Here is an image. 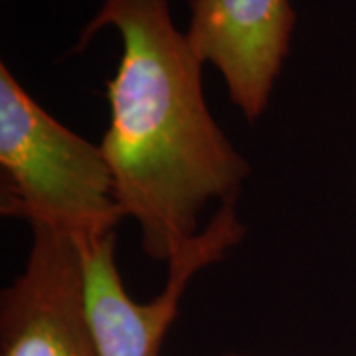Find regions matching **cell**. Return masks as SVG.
I'll return each mask as SVG.
<instances>
[{
    "mask_svg": "<svg viewBox=\"0 0 356 356\" xmlns=\"http://www.w3.org/2000/svg\"><path fill=\"white\" fill-rule=\"evenodd\" d=\"M191 6V48L220 70L245 119H259L289 51V0H192Z\"/></svg>",
    "mask_w": 356,
    "mask_h": 356,
    "instance_id": "5b68a950",
    "label": "cell"
},
{
    "mask_svg": "<svg viewBox=\"0 0 356 356\" xmlns=\"http://www.w3.org/2000/svg\"><path fill=\"white\" fill-rule=\"evenodd\" d=\"M161 348H163V346H159L156 350H153V355H151V356H159V355H161Z\"/></svg>",
    "mask_w": 356,
    "mask_h": 356,
    "instance_id": "8992f818",
    "label": "cell"
},
{
    "mask_svg": "<svg viewBox=\"0 0 356 356\" xmlns=\"http://www.w3.org/2000/svg\"><path fill=\"white\" fill-rule=\"evenodd\" d=\"M0 210L83 248L125 218L102 145L56 121L0 65Z\"/></svg>",
    "mask_w": 356,
    "mask_h": 356,
    "instance_id": "7a4b0ae2",
    "label": "cell"
},
{
    "mask_svg": "<svg viewBox=\"0 0 356 356\" xmlns=\"http://www.w3.org/2000/svg\"><path fill=\"white\" fill-rule=\"evenodd\" d=\"M234 204H222L212 222L170 259L165 291L151 303H137L125 291L115 266V234L79 248L86 315L99 356H151L163 346L192 275L242 242L245 228Z\"/></svg>",
    "mask_w": 356,
    "mask_h": 356,
    "instance_id": "3957f363",
    "label": "cell"
},
{
    "mask_svg": "<svg viewBox=\"0 0 356 356\" xmlns=\"http://www.w3.org/2000/svg\"><path fill=\"white\" fill-rule=\"evenodd\" d=\"M103 26L119 32L123 54L107 83L111 123L102 149L145 252L170 264L202 232L208 202H236L250 166L208 111L202 62L166 0H105L79 48Z\"/></svg>",
    "mask_w": 356,
    "mask_h": 356,
    "instance_id": "6da1fadb",
    "label": "cell"
},
{
    "mask_svg": "<svg viewBox=\"0 0 356 356\" xmlns=\"http://www.w3.org/2000/svg\"><path fill=\"white\" fill-rule=\"evenodd\" d=\"M222 356H252V355H222Z\"/></svg>",
    "mask_w": 356,
    "mask_h": 356,
    "instance_id": "52a82bcc",
    "label": "cell"
},
{
    "mask_svg": "<svg viewBox=\"0 0 356 356\" xmlns=\"http://www.w3.org/2000/svg\"><path fill=\"white\" fill-rule=\"evenodd\" d=\"M0 356H99L72 240L34 228L24 271L0 297Z\"/></svg>",
    "mask_w": 356,
    "mask_h": 356,
    "instance_id": "277c9868",
    "label": "cell"
}]
</instances>
